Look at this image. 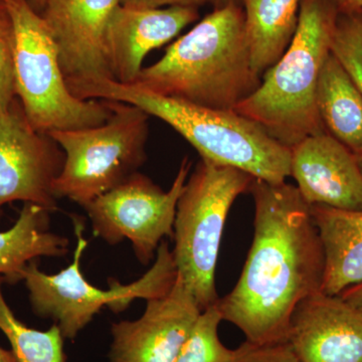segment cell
<instances>
[{
	"label": "cell",
	"instance_id": "1",
	"mask_svg": "<svg viewBox=\"0 0 362 362\" xmlns=\"http://www.w3.org/2000/svg\"><path fill=\"white\" fill-rule=\"evenodd\" d=\"M254 240L237 285L218 305L247 341H288L298 305L322 291L325 256L311 206L296 185L252 180Z\"/></svg>",
	"mask_w": 362,
	"mask_h": 362
},
{
	"label": "cell",
	"instance_id": "2",
	"mask_svg": "<svg viewBox=\"0 0 362 362\" xmlns=\"http://www.w3.org/2000/svg\"><path fill=\"white\" fill-rule=\"evenodd\" d=\"M261 81L252 66L244 9L228 0L143 68L133 85L197 106L235 110Z\"/></svg>",
	"mask_w": 362,
	"mask_h": 362
},
{
	"label": "cell",
	"instance_id": "3",
	"mask_svg": "<svg viewBox=\"0 0 362 362\" xmlns=\"http://www.w3.org/2000/svg\"><path fill=\"white\" fill-rule=\"evenodd\" d=\"M71 93L78 99L123 102L142 109L180 133L204 160L270 183H283L291 176V148L235 111L197 106L112 78L77 86Z\"/></svg>",
	"mask_w": 362,
	"mask_h": 362
},
{
	"label": "cell",
	"instance_id": "4",
	"mask_svg": "<svg viewBox=\"0 0 362 362\" xmlns=\"http://www.w3.org/2000/svg\"><path fill=\"white\" fill-rule=\"evenodd\" d=\"M339 11L333 0H302L292 42L261 84L235 110L292 148L324 132L316 104L317 86L331 52Z\"/></svg>",
	"mask_w": 362,
	"mask_h": 362
},
{
	"label": "cell",
	"instance_id": "5",
	"mask_svg": "<svg viewBox=\"0 0 362 362\" xmlns=\"http://www.w3.org/2000/svg\"><path fill=\"white\" fill-rule=\"evenodd\" d=\"M71 218L77 242L70 265L49 275L40 271L33 261L23 273L33 313L40 318L51 319L59 326L65 339L75 340L105 306L119 313L135 299L147 301L165 296L170 291L177 278V270L173 252L169 251L165 242L157 249L153 266L139 280L122 285L112 279L108 290L90 284L81 269L83 255L88 247L84 237L85 221L76 214Z\"/></svg>",
	"mask_w": 362,
	"mask_h": 362
},
{
	"label": "cell",
	"instance_id": "6",
	"mask_svg": "<svg viewBox=\"0 0 362 362\" xmlns=\"http://www.w3.org/2000/svg\"><path fill=\"white\" fill-rule=\"evenodd\" d=\"M13 18L16 97L28 121L42 133L83 129L106 122L111 104L82 100L66 85L58 45L49 25L28 0H1Z\"/></svg>",
	"mask_w": 362,
	"mask_h": 362
},
{
	"label": "cell",
	"instance_id": "7",
	"mask_svg": "<svg viewBox=\"0 0 362 362\" xmlns=\"http://www.w3.org/2000/svg\"><path fill=\"white\" fill-rule=\"evenodd\" d=\"M254 177L201 159L176 206L173 259L177 276L202 311L218 303L216 268L228 211Z\"/></svg>",
	"mask_w": 362,
	"mask_h": 362
},
{
	"label": "cell",
	"instance_id": "8",
	"mask_svg": "<svg viewBox=\"0 0 362 362\" xmlns=\"http://www.w3.org/2000/svg\"><path fill=\"white\" fill-rule=\"evenodd\" d=\"M109 102L111 115L101 125L49 133L66 156L54 185L57 199L83 207L127 180L146 161L150 116L133 105Z\"/></svg>",
	"mask_w": 362,
	"mask_h": 362
},
{
	"label": "cell",
	"instance_id": "9",
	"mask_svg": "<svg viewBox=\"0 0 362 362\" xmlns=\"http://www.w3.org/2000/svg\"><path fill=\"white\" fill-rule=\"evenodd\" d=\"M192 168L181 162L175 181L164 192L148 176L136 173L110 192L83 206L95 237L111 246L129 240L136 258L148 265L164 237H173L176 206Z\"/></svg>",
	"mask_w": 362,
	"mask_h": 362
},
{
	"label": "cell",
	"instance_id": "10",
	"mask_svg": "<svg viewBox=\"0 0 362 362\" xmlns=\"http://www.w3.org/2000/svg\"><path fill=\"white\" fill-rule=\"evenodd\" d=\"M65 152L28 121L18 97L0 114V211L13 202L58 211L54 185L65 164Z\"/></svg>",
	"mask_w": 362,
	"mask_h": 362
},
{
	"label": "cell",
	"instance_id": "11",
	"mask_svg": "<svg viewBox=\"0 0 362 362\" xmlns=\"http://www.w3.org/2000/svg\"><path fill=\"white\" fill-rule=\"evenodd\" d=\"M202 313L180 277L165 296L147 300L140 318L112 324L109 362H176Z\"/></svg>",
	"mask_w": 362,
	"mask_h": 362
},
{
	"label": "cell",
	"instance_id": "12",
	"mask_svg": "<svg viewBox=\"0 0 362 362\" xmlns=\"http://www.w3.org/2000/svg\"><path fill=\"white\" fill-rule=\"evenodd\" d=\"M120 0H47L42 18L58 45L59 63L70 90L112 78L105 35Z\"/></svg>",
	"mask_w": 362,
	"mask_h": 362
},
{
	"label": "cell",
	"instance_id": "13",
	"mask_svg": "<svg viewBox=\"0 0 362 362\" xmlns=\"http://www.w3.org/2000/svg\"><path fill=\"white\" fill-rule=\"evenodd\" d=\"M291 176L310 206L362 211V173L356 154L326 131L292 147Z\"/></svg>",
	"mask_w": 362,
	"mask_h": 362
},
{
	"label": "cell",
	"instance_id": "14",
	"mask_svg": "<svg viewBox=\"0 0 362 362\" xmlns=\"http://www.w3.org/2000/svg\"><path fill=\"white\" fill-rule=\"evenodd\" d=\"M288 342L299 362H362V312L317 292L295 309Z\"/></svg>",
	"mask_w": 362,
	"mask_h": 362
},
{
	"label": "cell",
	"instance_id": "15",
	"mask_svg": "<svg viewBox=\"0 0 362 362\" xmlns=\"http://www.w3.org/2000/svg\"><path fill=\"white\" fill-rule=\"evenodd\" d=\"M199 18L197 7H117L105 35V54L112 80L120 84H134L147 54L175 39Z\"/></svg>",
	"mask_w": 362,
	"mask_h": 362
},
{
	"label": "cell",
	"instance_id": "16",
	"mask_svg": "<svg viewBox=\"0 0 362 362\" xmlns=\"http://www.w3.org/2000/svg\"><path fill=\"white\" fill-rule=\"evenodd\" d=\"M325 256L322 292L338 296L362 283V211L312 206Z\"/></svg>",
	"mask_w": 362,
	"mask_h": 362
},
{
	"label": "cell",
	"instance_id": "17",
	"mask_svg": "<svg viewBox=\"0 0 362 362\" xmlns=\"http://www.w3.org/2000/svg\"><path fill=\"white\" fill-rule=\"evenodd\" d=\"M49 211L25 202L9 230L0 232V276L7 283L23 281L26 266L40 257L63 258L70 240L51 230Z\"/></svg>",
	"mask_w": 362,
	"mask_h": 362
},
{
	"label": "cell",
	"instance_id": "18",
	"mask_svg": "<svg viewBox=\"0 0 362 362\" xmlns=\"http://www.w3.org/2000/svg\"><path fill=\"white\" fill-rule=\"evenodd\" d=\"M316 104L324 129L354 154L362 151V95L332 54L321 69Z\"/></svg>",
	"mask_w": 362,
	"mask_h": 362
},
{
	"label": "cell",
	"instance_id": "19",
	"mask_svg": "<svg viewBox=\"0 0 362 362\" xmlns=\"http://www.w3.org/2000/svg\"><path fill=\"white\" fill-rule=\"evenodd\" d=\"M242 1L252 66L262 77L292 42L302 0Z\"/></svg>",
	"mask_w": 362,
	"mask_h": 362
},
{
	"label": "cell",
	"instance_id": "20",
	"mask_svg": "<svg viewBox=\"0 0 362 362\" xmlns=\"http://www.w3.org/2000/svg\"><path fill=\"white\" fill-rule=\"evenodd\" d=\"M6 279L0 276V330L11 343L18 362H66L65 338L59 326L40 331L28 327L14 315L2 293Z\"/></svg>",
	"mask_w": 362,
	"mask_h": 362
},
{
	"label": "cell",
	"instance_id": "21",
	"mask_svg": "<svg viewBox=\"0 0 362 362\" xmlns=\"http://www.w3.org/2000/svg\"><path fill=\"white\" fill-rule=\"evenodd\" d=\"M223 316L218 305L202 311L181 347L176 362H230L235 350L226 349L218 337Z\"/></svg>",
	"mask_w": 362,
	"mask_h": 362
},
{
	"label": "cell",
	"instance_id": "22",
	"mask_svg": "<svg viewBox=\"0 0 362 362\" xmlns=\"http://www.w3.org/2000/svg\"><path fill=\"white\" fill-rule=\"evenodd\" d=\"M331 54L362 95V13H338Z\"/></svg>",
	"mask_w": 362,
	"mask_h": 362
},
{
	"label": "cell",
	"instance_id": "23",
	"mask_svg": "<svg viewBox=\"0 0 362 362\" xmlns=\"http://www.w3.org/2000/svg\"><path fill=\"white\" fill-rule=\"evenodd\" d=\"M14 45L16 35L13 18L0 0V114L6 113L16 98Z\"/></svg>",
	"mask_w": 362,
	"mask_h": 362
},
{
	"label": "cell",
	"instance_id": "24",
	"mask_svg": "<svg viewBox=\"0 0 362 362\" xmlns=\"http://www.w3.org/2000/svg\"><path fill=\"white\" fill-rule=\"evenodd\" d=\"M230 362H299L289 342L255 344L245 341L235 349V356Z\"/></svg>",
	"mask_w": 362,
	"mask_h": 362
},
{
	"label": "cell",
	"instance_id": "25",
	"mask_svg": "<svg viewBox=\"0 0 362 362\" xmlns=\"http://www.w3.org/2000/svg\"><path fill=\"white\" fill-rule=\"evenodd\" d=\"M209 0H120V6L135 9H157L162 7H199Z\"/></svg>",
	"mask_w": 362,
	"mask_h": 362
},
{
	"label": "cell",
	"instance_id": "26",
	"mask_svg": "<svg viewBox=\"0 0 362 362\" xmlns=\"http://www.w3.org/2000/svg\"><path fill=\"white\" fill-rule=\"evenodd\" d=\"M338 296L341 297L347 303L356 307V309L362 312V283L345 290L344 292H342Z\"/></svg>",
	"mask_w": 362,
	"mask_h": 362
},
{
	"label": "cell",
	"instance_id": "27",
	"mask_svg": "<svg viewBox=\"0 0 362 362\" xmlns=\"http://www.w3.org/2000/svg\"><path fill=\"white\" fill-rule=\"evenodd\" d=\"M339 13H362V0H333Z\"/></svg>",
	"mask_w": 362,
	"mask_h": 362
},
{
	"label": "cell",
	"instance_id": "28",
	"mask_svg": "<svg viewBox=\"0 0 362 362\" xmlns=\"http://www.w3.org/2000/svg\"><path fill=\"white\" fill-rule=\"evenodd\" d=\"M0 362H18L13 352L0 347Z\"/></svg>",
	"mask_w": 362,
	"mask_h": 362
},
{
	"label": "cell",
	"instance_id": "29",
	"mask_svg": "<svg viewBox=\"0 0 362 362\" xmlns=\"http://www.w3.org/2000/svg\"><path fill=\"white\" fill-rule=\"evenodd\" d=\"M28 1L32 4L33 8H35V11H39L40 13H42V9H44L45 1H47V0H28Z\"/></svg>",
	"mask_w": 362,
	"mask_h": 362
},
{
	"label": "cell",
	"instance_id": "30",
	"mask_svg": "<svg viewBox=\"0 0 362 362\" xmlns=\"http://www.w3.org/2000/svg\"><path fill=\"white\" fill-rule=\"evenodd\" d=\"M357 163H358L359 169H361L362 173V151L359 153L356 154Z\"/></svg>",
	"mask_w": 362,
	"mask_h": 362
},
{
	"label": "cell",
	"instance_id": "31",
	"mask_svg": "<svg viewBox=\"0 0 362 362\" xmlns=\"http://www.w3.org/2000/svg\"><path fill=\"white\" fill-rule=\"evenodd\" d=\"M228 0H209L211 4H214V6H220L221 4H226Z\"/></svg>",
	"mask_w": 362,
	"mask_h": 362
}]
</instances>
